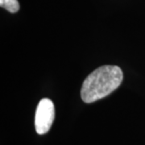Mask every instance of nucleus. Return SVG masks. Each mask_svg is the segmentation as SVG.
<instances>
[{
	"label": "nucleus",
	"mask_w": 145,
	"mask_h": 145,
	"mask_svg": "<svg viewBox=\"0 0 145 145\" xmlns=\"http://www.w3.org/2000/svg\"><path fill=\"white\" fill-rule=\"evenodd\" d=\"M0 6L10 13H16L20 9L18 0H0Z\"/></svg>",
	"instance_id": "nucleus-3"
},
{
	"label": "nucleus",
	"mask_w": 145,
	"mask_h": 145,
	"mask_svg": "<svg viewBox=\"0 0 145 145\" xmlns=\"http://www.w3.org/2000/svg\"><path fill=\"white\" fill-rule=\"evenodd\" d=\"M55 118L54 104L49 99H43L37 105L35 114V127L39 135L47 133Z\"/></svg>",
	"instance_id": "nucleus-2"
},
{
	"label": "nucleus",
	"mask_w": 145,
	"mask_h": 145,
	"mask_svg": "<svg viewBox=\"0 0 145 145\" xmlns=\"http://www.w3.org/2000/svg\"><path fill=\"white\" fill-rule=\"evenodd\" d=\"M123 78V73L119 66L104 65L96 69L83 82V102L91 103L106 97L119 87Z\"/></svg>",
	"instance_id": "nucleus-1"
}]
</instances>
